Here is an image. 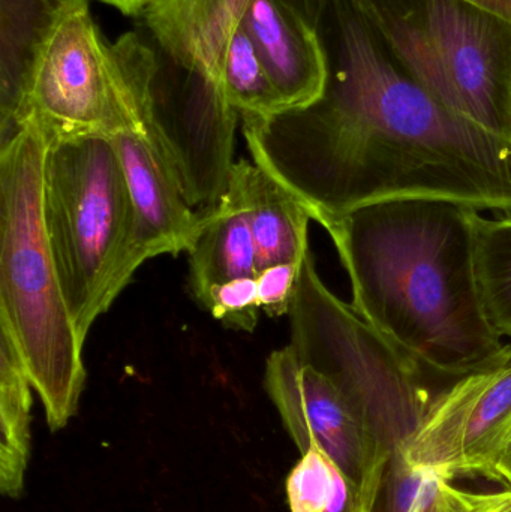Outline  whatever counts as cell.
<instances>
[{
    "label": "cell",
    "mask_w": 511,
    "mask_h": 512,
    "mask_svg": "<svg viewBox=\"0 0 511 512\" xmlns=\"http://www.w3.org/2000/svg\"><path fill=\"white\" fill-rule=\"evenodd\" d=\"M318 33L329 63L323 95L240 116L252 161L306 203L312 221L396 200L511 215V141L405 71L356 0H327Z\"/></svg>",
    "instance_id": "1"
},
{
    "label": "cell",
    "mask_w": 511,
    "mask_h": 512,
    "mask_svg": "<svg viewBox=\"0 0 511 512\" xmlns=\"http://www.w3.org/2000/svg\"><path fill=\"white\" fill-rule=\"evenodd\" d=\"M477 213L396 200L318 221L350 277L354 312L396 348L459 378L511 361L480 297Z\"/></svg>",
    "instance_id": "2"
},
{
    "label": "cell",
    "mask_w": 511,
    "mask_h": 512,
    "mask_svg": "<svg viewBox=\"0 0 511 512\" xmlns=\"http://www.w3.org/2000/svg\"><path fill=\"white\" fill-rule=\"evenodd\" d=\"M47 140L38 125L0 147V324L20 348L53 432L77 415L84 342L63 294L44 227Z\"/></svg>",
    "instance_id": "3"
},
{
    "label": "cell",
    "mask_w": 511,
    "mask_h": 512,
    "mask_svg": "<svg viewBox=\"0 0 511 512\" xmlns=\"http://www.w3.org/2000/svg\"><path fill=\"white\" fill-rule=\"evenodd\" d=\"M44 227L80 339L110 309L111 288L128 246L132 206L110 135L47 141Z\"/></svg>",
    "instance_id": "4"
},
{
    "label": "cell",
    "mask_w": 511,
    "mask_h": 512,
    "mask_svg": "<svg viewBox=\"0 0 511 512\" xmlns=\"http://www.w3.org/2000/svg\"><path fill=\"white\" fill-rule=\"evenodd\" d=\"M399 65L464 119L511 141V23L467 0H356Z\"/></svg>",
    "instance_id": "5"
},
{
    "label": "cell",
    "mask_w": 511,
    "mask_h": 512,
    "mask_svg": "<svg viewBox=\"0 0 511 512\" xmlns=\"http://www.w3.org/2000/svg\"><path fill=\"white\" fill-rule=\"evenodd\" d=\"M138 125L164 159L194 210L215 206L233 168L240 114L224 87L174 63L167 74L153 50L134 33L113 44Z\"/></svg>",
    "instance_id": "6"
},
{
    "label": "cell",
    "mask_w": 511,
    "mask_h": 512,
    "mask_svg": "<svg viewBox=\"0 0 511 512\" xmlns=\"http://www.w3.org/2000/svg\"><path fill=\"white\" fill-rule=\"evenodd\" d=\"M27 122L38 125L47 141L140 129L113 44L104 41L89 8L71 15L48 44L27 101Z\"/></svg>",
    "instance_id": "7"
},
{
    "label": "cell",
    "mask_w": 511,
    "mask_h": 512,
    "mask_svg": "<svg viewBox=\"0 0 511 512\" xmlns=\"http://www.w3.org/2000/svg\"><path fill=\"white\" fill-rule=\"evenodd\" d=\"M264 388L300 454L324 451L356 487L362 512H374L392 456L359 403L290 346L267 358Z\"/></svg>",
    "instance_id": "8"
},
{
    "label": "cell",
    "mask_w": 511,
    "mask_h": 512,
    "mask_svg": "<svg viewBox=\"0 0 511 512\" xmlns=\"http://www.w3.org/2000/svg\"><path fill=\"white\" fill-rule=\"evenodd\" d=\"M511 439V361L464 376L438 391L399 456L411 468L455 480L497 481Z\"/></svg>",
    "instance_id": "9"
},
{
    "label": "cell",
    "mask_w": 511,
    "mask_h": 512,
    "mask_svg": "<svg viewBox=\"0 0 511 512\" xmlns=\"http://www.w3.org/2000/svg\"><path fill=\"white\" fill-rule=\"evenodd\" d=\"M111 138L125 171L132 206L131 236L111 288L114 301L147 259L189 251L200 228V213L189 206L143 131L128 129Z\"/></svg>",
    "instance_id": "10"
},
{
    "label": "cell",
    "mask_w": 511,
    "mask_h": 512,
    "mask_svg": "<svg viewBox=\"0 0 511 512\" xmlns=\"http://www.w3.org/2000/svg\"><path fill=\"white\" fill-rule=\"evenodd\" d=\"M251 0H153L146 21L171 62L222 86L225 50ZM318 29L327 0H284ZM224 87V86H222Z\"/></svg>",
    "instance_id": "11"
},
{
    "label": "cell",
    "mask_w": 511,
    "mask_h": 512,
    "mask_svg": "<svg viewBox=\"0 0 511 512\" xmlns=\"http://www.w3.org/2000/svg\"><path fill=\"white\" fill-rule=\"evenodd\" d=\"M240 26L254 44L284 110L323 95L329 63L318 29L284 0H251Z\"/></svg>",
    "instance_id": "12"
},
{
    "label": "cell",
    "mask_w": 511,
    "mask_h": 512,
    "mask_svg": "<svg viewBox=\"0 0 511 512\" xmlns=\"http://www.w3.org/2000/svg\"><path fill=\"white\" fill-rule=\"evenodd\" d=\"M84 8L87 0H0V147L26 125L30 90L51 39Z\"/></svg>",
    "instance_id": "13"
},
{
    "label": "cell",
    "mask_w": 511,
    "mask_h": 512,
    "mask_svg": "<svg viewBox=\"0 0 511 512\" xmlns=\"http://www.w3.org/2000/svg\"><path fill=\"white\" fill-rule=\"evenodd\" d=\"M200 228L189 248V283L198 303L216 283L257 277V249L242 188L231 174L227 191L215 206L198 210Z\"/></svg>",
    "instance_id": "14"
},
{
    "label": "cell",
    "mask_w": 511,
    "mask_h": 512,
    "mask_svg": "<svg viewBox=\"0 0 511 512\" xmlns=\"http://www.w3.org/2000/svg\"><path fill=\"white\" fill-rule=\"evenodd\" d=\"M257 249L258 271L279 262H302L309 251L312 213L306 203L260 165L234 162Z\"/></svg>",
    "instance_id": "15"
},
{
    "label": "cell",
    "mask_w": 511,
    "mask_h": 512,
    "mask_svg": "<svg viewBox=\"0 0 511 512\" xmlns=\"http://www.w3.org/2000/svg\"><path fill=\"white\" fill-rule=\"evenodd\" d=\"M32 381L14 337L0 324V492L18 499L30 459Z\"/></svg>",
    "instance_id": "16"
},
{
    "label": "cell",
    "mask_w": 511,
    "mask_h": 512,
    "mask_svg": "<svg viewBox=\"0 0 511 512\" xmlns=\"http://www.w3.org/2000/svg\"><path fill=\"white\" fill-rule=\"evenodd\" d=\"M476 273L483 310L501 337H511V215H476Z\"/></svg>",
    "instance_id": "17"
},
{
    "label": "cell",
    "mask_w": 511,
    "mask_h": 512,
    "mask_svg": "<svg viewBox=\"0 0 511 512\" xmlns=\"http://www.w3.org/2000/svg\"><path fill=\"white\" fill-rule=\"evenodd\" d=\"M384 486L387 512H480L491 496L459 489L435 472L411 468L399 454L390 462Z\"/></svg>",
    "instance_id": "18"
},
{
    "label": "cell",
    "mask_w": 511,
    "mask_h": 512,
    "mask_svg": "<svg viewBox=\"0 0 511 512\" xmlns=\"http://www.w3.org/2000/svg\"><path fill=\"white\" fill-rule=\"evenodd\" d=\"M290 512H362L359 493L320 448L302 454L285 483Z\"/></svg>",
    "instance_id": "19"
},
{
    "label": "cell",
    "mask_w": 511,
    "mask_h": 512,
    "mask_svg": "<svg viewBox=\"0 0 511 512\" xmlns=\"http://www.w3.org/2000/svg\"><path fill=\"white\" fill-rule=\"evenodd\" d=\"M222 86L228 102L240 116L266 117L284 110L254 44L240 24L225 50Z\"/></svg>",
    "instance_id": "20"
},
{
    "label": "cell",
    "mask_w": 511,
    "mask_h": 512,
    "mask_svg": "<svg viewBox=\"0 0 511 512\" xmlns=\"http://www.w3.org/2000/svg\"><path fill=\"white\" fill-rule=\"evenodd\" d=\"M201 306L225 327L252 333L257 327L261 310L257 277H237L216 283L207 292Z\"/></svg>",
    "instance_id": "21"
},
{
    "label": "cell",
    "mask_w": 511,
    "mask_h": 512,
    "mask_svg": "<svg viewBox=\"0 0 511 512\" xmlns=\"http://www.w3.org/2000/svg\"><path fill=\"white\" fill-rule=\"evenodd\" d=\"M302 262H279L258 271L261 310L270 318L288 316L290 313L299 285Z\"/></svg>",
    "instance_id": "22"
},
{
    "label": "cell",
    "mask_w": 511,
    "mask_h": 512,
    "mask_svg": "<svg viewBox=\"0 0 511 512\" xmlns=\"http://www.w3.org/2000/svg\"><path fill=\"white\" fill-rule=\"evenodd\" d=\"M511 23V0H467Z\"/></svg>",
    "instance_id": "23"
},
{
    "label": "cell",
    "mask_w": 511,
    "mask_h": 512,
    "mask_svg": "<svg viewBox=\"0 0 511 512\" xmlns=\"http://www.w3.org/2000/svg\"><path fill=\"white\" fill-rule=\"evenodd\" d=\"M480 512H511V490L491 492L489 501Z\"/></svg>",
    "instance_id": "24"
},
{
    "label": "cell",
    "mask_w": 511,
    "mask_h": 512,
    "mask_svg": "<svg viewBox=\"0 0 511 512\" xmlns=\"http://www.w3.org/2000/svg\"><path fill=\"white\" fill-rule=\"evenodd\" d=\"M497 483L511 490V439L497 463Z\"/></svg>",
    "instance_id": "25"
},
{
    "label": "cell",
    "mask_w": 511,
    "mask_h": 512,
    "mask_svg": "<svg viewBox=\"0 0 511 512\" xmlns=\"http://www.w3.org/2000/svg\"><path fill=\"white\" fill-rule=\"evenodd\" d=\"M108 5L122 11L126 15H137L144 12L153 0H102Z\"/></svg>",
    "instance_id": "26"
}]
</instances>
